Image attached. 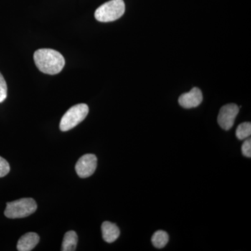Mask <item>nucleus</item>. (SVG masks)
<instances>
[{
  "label": "nucleus",
  "mask_w": 251,
  "mask_h": 251,
  "mask_svg": "<svg viewBox=\"0 0 251 251\" xmlns=\"http://www.w3.org/2000/svg\"><path fill=\"white\" fill-rule=\"evenodd\" d=\"M34 59L39 70L49 75L58 74L65 65L62 54L52 49L38 50L34 52Z\"/></svg>",
  "instance_id": "nucleus-1"
},
{
  "label": "nucleus",
  "mask_w": 251,
  "mask_h": 251,
  "mask_svg": "<svg viewBox=\"0 0 251 251\" xmlns=\"http://www.w3.org/2000/svg\"><path fill=\"white\" fill-rule=\"evenodd\" d=\"M125 12V4L123 0H110L104 3L96 10V19L99 22L108 23L117 21Z\"/></svg>",
  "instance_id": "nucleus-2"
},
{
  "label": "nucleus",
  "mask_w": 251,
  "mask_h": 251,
  "mask_svg": "<svg viewBox=\"0 0 251 251\" xmlns=\"http://www.w3.org/2000/svg\"><path fill=\"white\" fill-rule=\"evenodd\" d=\"M37 205L32 198H22L14 202H8L4 215L9 219H22L35 212Z\"/></svg>",
  "instance_id": "nucleus-3"
},
{
  "label": "nucleus",
  "mask_w": 251,
  "mask_h": 251,
  "mask_svg": "<svg viewBox=\"0 0 251 251\" xmlns=\"http://www.w3.org/2000/svg\"><path fill=\"white\" fill-rule=\"evenodd\" d=\"M88 105L85 103L74 105L62 117L59 128L62 131H68L83 121L88 115Z\"/></svg>",
  "instance_id": "nucleus-4"
},
{
  "label": "nucleus",
  "mask_w": 251,
  "mask_h": 251,
  "mask_svg": "<svg viewBox=\"0 0 251 251\" xmlns=\"http://www.w3.org/2000/svg\"><path fill=\"white\" fill-rule=\"evenodd\" d=\"M239 110V107L234 103L224 105L220 110L218 116V123L220 126L226 130L230 129L233 126Z\"/></svg>",
  "instance_id": "nucleus-5"
},
{
  "label": "nucleus",
  "mask_w": 251,
  "mask_h": 251,
  "mask_svg": "<svg viewBox=\"0 0 251 251\" xmlns=\"http://www.w3.org/2000/svg\"><path fill=\"white\" fill-rule=\"evenodd\" d=\"M97 158L92 153H87L80 158L75 165V171L81 178L92 176L97 169Z\"/></svg>",
  "instance_id": "nucleus-6"
},
{
  "label": "nucleus",
  "mask_w": 251,
  "mask_h": 251,
  "mask_svg": "<svg viewBox=\"0 0 251 251\" xmlns=\"http://www.w3.org/2000/svg\"><path fill=\"white\" fill-rule=\"evenodd\" d=\"M203 99L202 93L198 87H193L187 93L181 94L179 100V105L186 109L196 108L201 105Z\"/></svg>",
  "instance_id": "nucleus-7"
},
{
  "label": "nucleus",
  "mask_w": 251,
  "mask_h": 251,
  "mask_svg": "<svg viewBox=\"0 0 251 251\" xmlns=\"http://www.w3.org/2000/svg\"><path fill=\"white\" fill-rule=\"evenodd\" d=\"M40 238L35 232H28L18 240L17 249L19 251H30L35 248Z\"/></svg>",
  "instance_id": "nucleus-8"
},
{
  "label": "nucleus",
  "mask_w": 251,
  "mask_h": 251,
  "mask_svg": "<svg viewBox=\"0 0 251 251\" xmlns=\"http://www.w3.org/2000/svg\"><path fill=\"white\" fill-rule=\"evenodd\" d=\"M101 230L104 241L107 243L115 242L120 235V230L117 225L109 221L102 224Z\"/></svg>",
  "instance_id": "nucleus-9"
},
{
  "label": "nucleus",
  "mask_w": 251,
  "mask_h": 251,
  "mask_svg": "<svg viewBox=\"0 0 251 251\" xmlns=\"http://www.w3.org/2000/svg\"><path fill=\"white\" fill-rule=\"evenodd\" d=\"M77 235L74 231H69L64 235L63 239L62 251H74L76 249Z\"/></svg>",
  "instance_id": "nucleus-10"
},
{
  "label": "nucleus",
  "mask_w": 251,
  "mask_h": 251,
  "mask_svg": "<svg viewBox=\"0 0 251 251\" xmlns=\"http://www.w3.org/2000/svg\"><path fill=\"white\" fill-rule=\"evenodd\" d=\"M169 241V235L163 230L156 231L151 238V242L157 249H163Z\"/></svg>",
  "instance_id": "nucleus-11"
},
{
  "label": "nucleus",
  "mask_w": 251,
  "mask_h": 251,
  "mask_svg": "<svg viewBox=\"0 0 251 251\" xmlns=\"http://www.w3.org/2000/svg\"><path fill=\"white\" fill-rule=\"evenodd\" d=\"M251 135V122H244L237 127L236 135L239 140H244L250 137Z\"/></svg>",
  "instance_id": "nucleus-12"
},
{
  "label": "nucleus",
  "mask_w": 251,
  "mask_h": 251,
  "mask_svg": "<svg viewBox=\"0 0 251 251\" xmlns=\"http://www.w3.org/2000/svg\"><path fill=\"white\" fill-rule=\"evenodd\" d=\"M6 97H7V85L4 77L0 73V103H2L6 99Z\"/></svg>",
  "instance_id": "nucleus-13"
},
{
  "label": "nucleus",
  "mask_w": 251,
  "mask_h": 251,
  "mask_svg": "<svg viewBox=\"0 0 251 251\" xmlns=\"http://www.w3.org/2000/svg\"><path fill=\"white\" fill-rule=\"evenodd\" d=\"M10 171V166L9 163L0 156V177L6 176Z\"/></svg>",
  "instance_id": "nucleus-14"
},
{
  "label": "nucleus",
  "mask_w": 251,
  "mask_h": 251,
  "mask_svg": "<svg viewBox=\"0 0 251 251\" xmlns=\"http://www.w3.org/2000/svg\"><path fill=\"white\" fill-rule=\"evenodd\" d=\"M242 153L244 156L251 158V140L250 138L244 142L242 147Z\"/></svg>",
  "instance_id": "nucleus-15"
}]
</instances>
